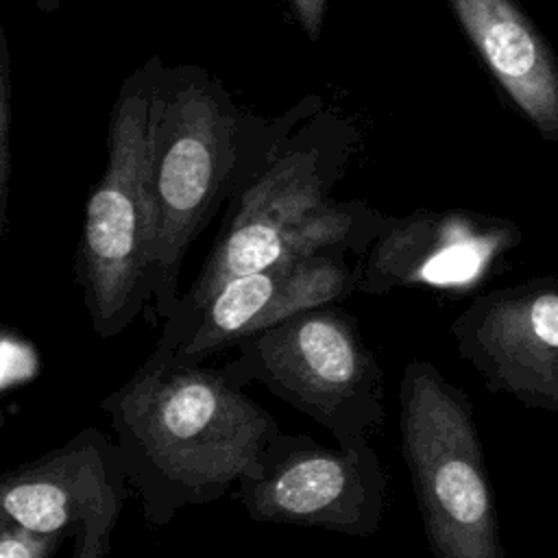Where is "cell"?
<instances>
[{
    "label": "cell",
    "instance_id": "obj_14",
    "mask_svg": "<svg viewBox=\"0 0 558 558\" xmlns=\"http://www.w3.org/2000/svg\"><path fill=\"white\" fill-rule=\"evenodd\" d=\"M118 517L120 514L109 512L83 523L74 534V547L70 558H107Z\"/></svg>",
    "mask_w": 558,
    "mask_h": 558
},
{
    "label": "cell",
    "instance_id": "obj_5",
    "mask_svg": "<svg viewBox=\"0 0 558 558\" xmlns=\"http://www.w3.org/2000/svg\"><path fill=\"white\" fill-rule=\"evenodd\" d=\"M357 233L353 209L327 201L316 161L310 155L283 157L244 192L238 211L163 327L190 323L235 277L301 255L347 251L355 246Z\"/></svg>",
    "mask_w": 558,
    "mask_h": 558
},
{
    "label": "cell",
    "instance_id": "obj_7",
    "mask_svg": "<svg viewBox=\"0 0 558 558\" xmlns=\"http://www.w3.org/2000/svg\"><path fill=\"white\" fill-rule=\"evenodd\" d=\"M233 163V120L201 87H185L155 105L153 190L157 205L155 318L179 301L187 246L209 218Z\"/></svg>",
    "mask_w": 558,
    "mask_h": 558
},
{
    "label": "cell",
    "instance_id": "obj_10",
    "mask_svg": "<svg viewBox=\"0 0 558 558\" xmlns=\"http://www.w3.org/2000/svg\"><path fill=\"white\" fill-rule=\"evenodd\" d=\"M519 238L508 220L469 211H416L384 225L366 253L360 290L462 292L477 286Z\"/></svg>",
    "mask_w": 558,
    "mask_h": 558
},
{
    "label": "cell",
    "instance_id": "obj_2",
    "mask_svg": "<svg viewBox=\"0 0 558 558\" xmlns=\"http://www.w3.org/2000/svg\"><path fill=\"white\" fill-rule=\"evenodd\" d=\"M399 432L432 556L504 558L473 405L427 360L403 368Z\"/></svg>",
    "mask_w": 558,
    "mask_h": 558
},
{
    "label": "cell",
    "instance_id": "obj_6",
    "mask_svg": "<svg viewBox=\"0 0 558 558\" xmlns=\"http://www.w3.org/2000/svg\"><path fill=\"white\" fill-rule=\"evenodd\" d=\"M238 499L259 523L371 536L388 508V473L371 442L327 447L305 434H279Z\"/></svg>",
    "mask_w": 558,
    "mask_h": 558
},
{
    "label": "cell",
    "instance_id": "obj_4",
    "mask_svg": "<svg viewBox=\"0 0 558 558\" xmlns=\"http://www.w3.org/2000/svg\"><path fill=\"white\" fill-rule=\"evenodd\" d=\"M222 373L259 384L323 425L336 442H371L386 418L384 371L357 320L336 303L303 310L235 347Z\"/></svg>",
    "mask_w": 558,
    "mask_h": 558
},
{
    "label": "cell",
    "instance_id": "obj_13",
    "mask_svg": "<svg viewBox=\"0 0 558 558\" xmlns=\"http://www.w3.org/2000/svg\"><path fill=\"white\" fill-rule=\"evenodd\" d=\"M61 538L33 532L0 514V558H52Z\"/></svg>",
    "mask_w": 558,
    "mask_h": 558
},
{
    "label": "cell",
    "instance_id": "obj_16",
    "mask_svg": "<svg viewBox=\"0 0 558 558\" xmlns=\"http://www.w3.org/2000/svg\"><path fill=\"white\" fill-rule=\"evenodd\" d=\"M292 13L310 39H318L327 0H290Z\"/></svg>",
    "mask_w": 558,
    "mask_h": 558
},
{
    "label": "cell",
    "instance_id": "obj_11",
    "mask_svg": "<svg viewBox=\"0 0 558 558\" xmlns=\"http://www.w3.org/2000/svg\"><path fill=\"white\" fill-rule=\"evenodd\" d=\"M131 493L116 440L85 427L0 477V514L33 532L65 536L100 514H120Z\"/></svg>",
    "mask_w": 558,
    "mask_h": 558
},
{
    "label": "cell",
    "instance_id": "obj_8",
    "mask_svg": "<svg viewBox=\"0 0 558 558\" xmlns=\"http://www.w3.org/2000/svg\"><path fill=\"white\" fill-rule=\"evenodd\" d=\"M449 331L488 390L558 412V277L482 292Z\"/></svg>",
    "mask_w": 558,
    "mask_h": 558
},
{
    "label": "cell",
    "instance_id": "obj_17",
    "mask_svg": "<svg viewBox=\"0 0 558 558\" xmlns=\"http://www.w3.org/2000/svg\"><path fill=\"white\" fill-rule=\"evenodd\" d=\"M556 530H558V519H556Z\"/></svg>",
    "mask_w": 558,
    "mask_h": 558
},
{
    "label": "cell",
    "instance_id": "obj_12",
    "mask_svg": "<svg viewBox=\"0 0 558 558\" xmlns=\"http://www.w3.org/2000/svg\"><path fill=\"white\" fill-rule=\"evenodd\" d=\"M462 31L514 107L558 142V59L517 0H449Z\"/></svg>",
    "mask_w": 558,
    "mask_h": 558
},
{
    "label": "cell",
    "instance_id": "obj_15",
    "mask_svg": "<svg viewBox=\"0 0 558 558\" xmlns=\"http://www.w3.org/2000/svg\"><path fill=\"white\" fill-rule=\"evenodd\" d=\"M2 227L7 225V181H9V61L2 48Z\"/></svg>",
    "mask_w": 558,
    "mask_h": 558
},
{
    "label": "cell",
    "instance_id": "obj_1",
    "mask_svg": "<svg viewBox=\"0 0 558 558\" xmlns=\"http://www.w3.org/2000/svg\"><path fill=\"white\" fill-rule=\"evenodd\" d=\"M116 447L144 519L159 527L183 508L216 501L251 477L277 421L222 368L179 362L157 340L105 401Z\"/></svg>",
    "mask_w": 558,
    "mask_h": 558
},
{
    "label": "cell",
    "instance_id": "obj_3",
    "mask_svg": "<svg viewBox=\"0 0 558 558\" xmlns=\"http://www.w3.org/2000/svg\"><path fill=\"white\" fill-rule=\"evenodd\" d=\"M155 105L146 94L120 100L109 135V163L83 220L76 281L94 331L109 340L153 301L157 205L153 190Z\"/></svg>",
    "mask_w": 558,
    "mask_h": 558
},
{
    "label": "cell",
    "instance_id": "obj_9",
    "mask_svg": "<svg viewBox=\"0 0 558 558\" xmlns=\"http://www.w3.org/2000/svg\"><path fill=\"white\" fill-rule=\"evenodd\" d=\"M362 266L349 264L344 251L292 257L225 283L183 327H161L159 342L179 362L205 364L207 357L233 349L244 338L281 320L360 290Z\"/></svg>",
    "mask_w": 558,
    "mask_h": 558
}]
</instances>
